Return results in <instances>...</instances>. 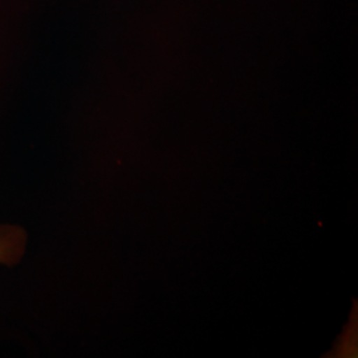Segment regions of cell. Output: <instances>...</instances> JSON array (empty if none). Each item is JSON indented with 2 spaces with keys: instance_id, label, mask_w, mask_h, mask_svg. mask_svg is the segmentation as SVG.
Returning <instances> with one entry per match:
<instances>
[{
  "instance_id": "1",
  "label": "cell",
  "mask_w": 358,
  "mask_h": 358,
  "mask_svg": "<svg viewBox=\"0 0 358 358\" xmlns=\"http://www.w3.org/2000/svg\"><path fill=\"white\" fill-rule=\"evenodd\" d=\"M29 236L23 226L13 223L0 224V266L15 267L20 264L28 250Z\"/></svg>"
}]
</instances>
